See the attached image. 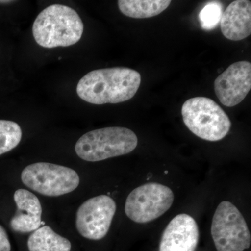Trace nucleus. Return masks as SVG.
Masks as SVG:
<instances>
[{"mask_svg": "<svg viewBox=\"0 0 251 251\" xmlns=\"http://www.w3.org/2000/svg\"><path fill=\"white\" fill-rule=\"evenodd\" d=\"M196 220L186 214L172 220L162 234L159 251H195L199 242Z\"/></svg>", "mask_w": 251, "mask_h": 251, "instance_id": "10", "label": "nucleus"}, {"mask_svg": "<svg viewBox=\"0 0 251 251\" xmlns=\"http://www.w3.org/2000/svg\"><path fill=\"white\" fill-rule=\"evenodd\" d=\"M251 89V64L240 61L230 66L214 81V92L220 102L234 107L242 102Z\"/></svg>", "mask_w": 251, "mask_h": 251, "instance_id": "9", "label": "nucleus"}, {"mask_svg": "<svg viewBox=\"0 0 251 251\" xmlns=\"http://www.w3.org/2000/svg\"><path fill=\"white\" fill-rule=\"evenodd\" d=\"M211 233L218 251H244L251 246L249 226L237 206L223 201L216 208Z\"/></svg>", "mask_w": 251, "mask_h": 251, "instance_id": "5", "label": "nucleus"}, {"mask_svg": "<svg viewBox=\"0 0 251 251\" xmlns=\"http://www.w3.org/2000/svg\"><path fill=\"white\" fill-rule=\"evenodd\" d=\"M23 184L43 196L56 197L76 189L80 177L72 168L49 163L27 166L21 174Z\"/></svg>", "mask_w": 251, "mask_h": 251, "instance_id": "6", "label": "nucleus"}, {"mask_svg": "<svg viewBox=\"0 0 251 251\" xmlns=\"http://www.w3.org/2000/svg\"><path fill=\"white\" fill-rule=\"evenodd\" d=\"M14 198L17 211L10 223L13 230L27 233L39 229L42 224V207L39 198L25 189L17 190Z\"/></svg>", "mask_w": 251, "mask_h": 251, "instance_id": "11", "label": "nucleus"}, {"mask_svg": "<svg viewBox=\"0 0 251 251\" xmlns=\"http://www.w3.org/2000/svg\"><path fill=\"white\" fill-rule=\"evenodd\" d=\"M11 244L4 227L0 225V251H11Z\"/></svg>", "mask_w": 251, "mask_h": 251, "instance_id": "17", "label": "nucleus"}, {"mask_svg": "<svg viewBox=\"0 0 251 251\" xmlns=\"http://www.w3.org/2000/svg\"><path fill=\"white\" fill-rule=\"evenodd\" d=\"M83 31V23L76 11L62 4L43 10L32 27L36 42L46 49L74 45L80 40Z\"/></svg>", "mask_w": 251, "mask_h": 251, "instance_id": "2", "label": "nucleus"}, {"mask_svg": "<svg viewBox=\"0 0 251 251\" xmlns=\"http://www.w3.org/2000/svg\"><path fill=\"white\" fill-rule=\"evenodd\" d=\"M27 247L29 251H70L72 244L49 226H45L31 233L28 239Z\"/></svg>", "mask_w": 251, "mask_h": 251, "instance_id": "13", "label": "nucleus"}, {"mask_svg": "<svg viewBox=\"0 0 251 251\" xmlns=\"http://www.w3.org/2000/svg\"><path fill=\"white\" fill-rule=\"evenodd\" d=\"M171 188L158 183H148L135 188L125 203V213L133 222L148 224L161 217L174 202Z\"/></svg>", "mask_w": 251, "mask_h": 251, "instance_id": "7", "label": "nucleus"}, {"mask_svg": "<svg viewBox=\"0 0 251 251\" xmlns=\"http://www.w3.org/2000/svg\"><path fill=\"white\" fill-rule=\"evenodd\" d=\"M138 137L125 127L112 126L92 130L75 144L77 156L86 161L97 162L128 154L138 145Z\"/></svg>", "mask_w": 251, "mask_h": 251, "instance_id": "3", "label": "nucleus"}, {"mask_svg": "<svg viewBox=\"0 0 251 251\" xmlns=\"http://www.w3.org/2000/svg\"><path fill=\"white\" fill-rule=\"evenodd\" d=\"M222 14V5L219 2L213 1L206 4L199 14L200 21L203 29L209 31L217 27Z\"/></svg>", "mask_w": 251, "mask_h": 251, "instance_id": "16", "label": "nucleus"}, {"mask_svg": "<svg viewBox=\"0 0 251 251\" xmlns=\"http://www.w3.org/2000/svg\"><path fill=\"white\" fill-rule=\"evenodd\" d=\"M21 126L16 122L0 120V156L14 150L22 138Z\"/></svg>", "mask_w": 251, "mask_h": 251, "instance_id": "15", "label": "nucleus"}, {"mask_svg": "<svg viewBox=\"0 0 251 251\" xmlns=\"http://www.w3.org/2000/svg\"><path fill=\"white\" fill-rule=\"evenodd\" d=\"M116 209V203L108 196L100 195L87 200L77 209V231L86 239H103L108 234Z\"/></svg>", "mask_w": 251, "mask_h": 251, "instance_id": "8", "label": "nucleus"}, {"mask_svg": "<svg viewBox=\"0 0 251 251\" xmlns=\"http://www.w3.org/2000/svg\"><path fill=\"white\" fill-rule=\"evenodd\" d=\"M221 29L226 39L241 41L251 34V2L249 0L232 1L221 16Z\"/></svg>", "mask_w": 251, "mask_h": 251, "instance_id": "12", "label": "nucleus"}, {"mask_svg": "<svg viewBox=\"0 0 251 251\" xmlns=\"http://www.w3.org/2000/svg\"><path fill=\"white\" fill-rule=\"evenodd\" d=\"M186 127L198 138L216 142L224 139L230 130L229 117L219 104L206 97H194L181 108Z\"/></svg>", "mask_w": 251, "mask_h": 251, "instance_id": "4", "label": "nucleus"}, {"mask_svg": "<svg viewBox=\"0 0 251 251\" xmlns=\"http://www.w3.org/2000/svg\"><path fill=\"white\" fill-rule=\"evenodd\" d=\"M141 84L140 73L126 67L97 69L78 82L77 94L92 104L119 103L133 98Z\"/></svg>", "mask_w": 251, "mask_h": 251, "instance_id": "1", "label": "nucleus"}, {"mask_svg": "<svg viewBox=\"0 0 251 251\" xmlns=\"http://www.w3.org/2000/svg\"><path fill=\"white\" fill-rule=\"evenodd\" d=\"M171 3L170 0H120L118 6L126 16L143 19L161 14Z\"/></svg>", "mask_w": 251, "mask_h": 251, "instance_id": "14", "label": "nucleus"}]
</instances>
